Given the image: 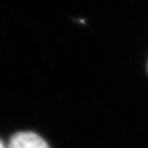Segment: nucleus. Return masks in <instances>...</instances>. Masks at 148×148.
Segmentation results:
<instances>
[{
  "label": "nucleus",
  "instance_id": "obj_3",
  "mask_svg": "<svg viewBox=\"0 0 148 148\" xmlns=\"http://www.w3.org/2000/svg\"><path fill=\"white\" fill-rule=\"evenodd\" d=\"M147 69H148V65H147Z\"/></svg>",
  "mask_w": 148,
  "mask_h": 148
},
{
  "label": "nucleus",
  "instance_id": "obj_1",
  "mask_svg": "<svg viewBox=\"0 0 148 148\" xmlns=\"http://www.w3.org/2000/svg\"><path fill=\"white\" fill-rule=\"evenodd\" d=\"M8 148H50V147L36 133L20 132L12 136Z\"/></svg>",
  "mask_w": 148,
  "mask_h": 148
},
{
  "label": "nucleus",
  "instance_id": "obj_2",
  "mask_svg": "<svg viewBox=\"0 0 148 148\" xmlns=\"http://www.w3.org/2000/svg\"><path fill=\"white\" fill-rule=\"evenodd\" d=\"M0 148H5V146L3 145V142H1V141H0Z\"/></svg>",
  "mask_w": 148,
  "mask_h": 148
}]
</instances>
